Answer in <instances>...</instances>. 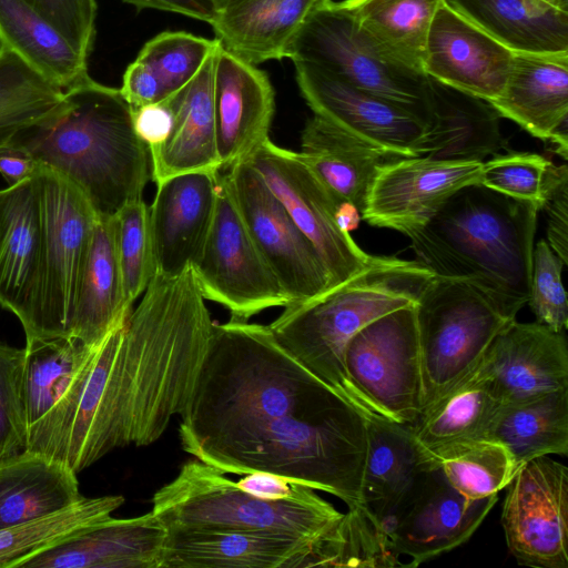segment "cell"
<instances>
[{
  "instance_id": "6da1fadb",
  "label": "cell",
  "mask_w": 568,
  "mask_h": 568,
  "mask_svg": "<svg viewBox=\"0 0 568 568\" xmlns=\"http://www.w3.org/2000/svg\"><path fill=\"white\" fill-rule=\"evenodd\" d=\"M181 446L223 474H276L362 504L366 417L275 339L268 325L215 324Z\"/></svg>"
},
{
  "instance_id": "7a4b0ae2",
  "label": "cell",
  "mask_w": 568,
  "mask_h": 568,
  "mask_svg": "<svg viewBox=\"0 0 568 568\" xmlns=\"http://www.w3.org/2000/svg\"><path fill=\"white\" fill-rule=\"evenodd\" d=\"M214 322L193 266L155 274L138 306L100 342L106 454L158 440L183 412Z\"/></svg>"
},
{
  "instance_id": "3957f363",
  "label": "cell",
  "mask_w": 568,
  "mask_h": 568,
  "mask_svg": "<svg viewBox=\"0 0 568 568\" xmlns=\"http://www.w3.org/2000/svg\"><path fill=\"white\" fill-rule=\"evenodd\" d=\"M539 211L532 202L468 184L406 236L415 261L474 287L513 321L529 300Z\"/></svg>"
},
{
  "instance_id": "277c9868",
  "label": "cell",
  "mask_w": 568,
  "mask_h": 568,
  "mask_svg": "<svg viewBox=\"0 0 568 568\" xmlns=\"http://www.w3.org/2000/svg\"><path fill=\"white\" fill-rule=\"evenodd\" d=\"M10 143L73 183L98 217H112L142 199L152 180L149 146L135 132L132 108L120 89L90 75L65 90L51 114Z\"/></svg>"
},
{
  "instance_id": "5b68a950",
  "label": "cell",
  "mask_w": 568,
  "mask_h": 568,
  "mask_svg": "<svg viewBox=\"0 0 568 568\" xmlns=\"http://www.w3.org/2000/svg\"><path fill=\"white\" fill-rule=\"evenodd\" d=\"M434 276L417 261L374 256L349 281L311 301L286 305L268 327L283 348L368 418L345 371L347 343L373 320L414 305Z\"/></svg>"
},
{
  "instance_id": "8992f818",
  "label": "cell",
  "mask_w": 568,
  "mask_h": 568,
  "mask_svg": "<svg viewBox=\"0 0 568 568\" xmlns=\"http://www.w3.org/2000/svg\"><path fill=\"white\" fill-rule=\"evenodd\" d=\"M151 511L168 530H264L302 537L317 547L343 517L316 493L293 500L253 496L197 459L185 463L153 495Z\"/></svg>"
},
{
  "instance_id": "52a82bcc",
  "label": "cell",
  "mask_w": 568,
  "mask_h": 568,
  "mask_svg": "<svg viewBox=\"0 0 568 568\" xmlns=\"http://www.w3.org/2000/svg\"><path fill=\"white\" fill-rule=\"evenodd\" d=\"M285 58L315 64L392 101L427 128L429 78L367 32L342 1L325 0L297 32Z\"/></svg>"
},
{
  "instance_id": "ba28073f",
  "label": "cell",
  "mask_w": 568,
  "mask_h": 568,
  "mask_svg": "<svg viewBox=\"0 0 568 568\" xmlns=\"http://www.w3.org/2000/svg\"><path fill=\"white\" fill-rule=\"evenodd\" d=\"M422 410L468 375L510 321L477 290L434 276L415 303Z\"/></svg>"
},
{
  "instance_id": "9c48e42d",
  "label": "cell",
  "mask_w": 568,
  "mask_h": 568,
  "mask_svg": "<svg viewBox=\"0 0 568 568\" xmlns=\"http://www.w3.org/2000/svg\"><path fill=\"white\" fill-rule=\"evenodd\" d=\"M344 364L369 418L412 426L422 412L415 304L386 313L356 332L345 348Z\"/></svg>"
},
{
  "instance_id": "30bf717a",
  "label": "cell",
  "mask_w": 568,
  "mask_h": 568,
  "mask_svg": "<svg viewBox=\"0 0 568 568\" xmlns=\"http://www.w3.org/2000/svg\"><path fill=\"white\" fill-rule=\"evenodd\" d=\"M42 216L40 339L69 335L95 221L84 194L40 166L36 174Z\"/></svg>"
},
{
  "instance_id": "8fae6325",
  "label": "cell",
  "mask_w": 568,
  "mask_h": 568,
  "mask_svg": "<svg viewBox=\"0 0 568 568\" xmlns=\"http://www.w3.org/2000/svg\"><path fill=\"white\" fill-rule=\"evenodd\" d=\"M193 268L204 298L227 308L231 320L248 321L290 304L246 227L225 174H219L213 222Z\"/></svg>"
},
{
  "instance_id": "7c38bea8",
  "label": "cell",
  "mask_w": 568,
  "mask_h": 568,
  "mask_svg": "<svg viewBox=\"0 0 568 568\" xmlns=\"http://www.w3.org/2000/svg\"><path fill=\"white\" fill-rule=\"evenodd\" d=\"M320 254L333 288L372 262L337 222L342 201L318 180L298 152L267 140L247 160Z\"/></svg>"
},
{
  "instance_id": "4fadbf2b",
  "label": "cell",
  "mask_w": 568,
  "mask_h": 568,
  "mask_svg": "<svg viewBox=\"0 0 568 568\" xmlns=\"http://www.w3.org/2000/svg\"><path fill=\"white\" fill-rule=\"evenodd\" d=\"M225 175L246 227L290 304L311 301L332 290L316 248L252 164L247 160L239 162Z\"/></svg>"
},
{
  "instance_id": "5bb4252c",
  "label": "cell",
  "mask_w": 568,
  "mask_h": 568,
  "mask_svg": "<svg viewBox=\"0 0 568 568\" xmlns=\"http://www.w3.org/2000/svg\"><path fill=\"white\" fill-rule=\"evenodd\" d=\"M501 526L519 565L568 568V469L548 456L523 464L506 486Z\"/></svg>"
},
{
  "instance_id": "9a60e30c",
  "label": "cell",
  "mask_w": 568,
  "mask_h": 568,
  "mask_svg": "<svg viewBox=\"0 0 568 568\" xmlns=\"http://www.w3.org/2000/svg\"><path fill=\"white\" fill-rule=\"evenodd\" d=\"M314 114L400 156L424 154L425 124L407 110L307 62H294Z\"/></svg>"
},
{
  "instance_id": "2e32d148",
  "label": "cell",
  "mask_w": 568,
  "mask_h": 568,
  "mask_svg": "<svg viewBox=\"0 0 568 568\" xmlns=\"http://www.w3.org/2000/svg\"><path fill=\"white\" fill-rule=\"evenodd\" d=\"M418 484L388 528L394 551L416 567L466 542L488 515L498 495L469 499L442 471L425 465Z\"/></svg>"
},
{
  "instance_id": "e0dca14e",
  "label": "cell",
  "mask_w": 568,
  "mask_h": 568,
  "mask_svg": "<svg viewBox=\"0 0 568 568\" xmlns=\"http://www.w3.org/2000/svg\"><path fill=\"white\" fill-rule=\"evenodd\" d=\"M37 174V173H36ZM42 216L36 175L0 191V306L41 337Z\"/></svg>"
},
{
  "instance_id": "ac0fdd59",
  "label": "cell",
  "mask_w": 568,
  "mask_h": 568,
  "mask_svg": "<svg viewBox=\"0 0 568 568\" xmlns=\"http://www.w3.org/2000/svg\"><path fill=\"white\" fill-rule=\"evenodd\" d=\"M481 164L425 155L399 158L379 171L362 219L406 235L424 225L460 187L479 183Z\"/></svg>"
},
{
  "instance_id": "d6986e66",
  "label": "cell",
  "mask_w": 568,
  "mask_h": 568,
  "mask_svg": "<svg viewBox=\"0 0 568 568\" xmlns=\"http://www.w3.org/2000/svg\"><path fill=\"white\" fill-rule=\"evenodd\" d=\"M479 368L499 405L567 390L565 333L513 320L495 336Z\"/></svg>"
},
{
  "instance_id": "ffe728a7",
  "label": "cell",
  "mask_w": 568,
  "mask_h": 568,
  "mask_svg": "<svg viewBox=\"0 0 568 568\" xmlns=\"http://www.w3.org/2000/svg\"><path fill=\"white\" fill-rule=\"evenodd\" d=\"M514 54L443 1L427 33L422 68L440 83L493 102L504 92Z\"/></svg>"
},
{
  "instance_id": "44dd1931",
  "label": "cell",
  "mask_w": 568,
  "mask_h": 568,
  "mask_svg": "<svg viewBox=\"0 0 568 568\" xmlns=\"http://www.w3.org/2000/svg\"><path fill=\"white\" fill-rule=\"evenodd\" d=\"M213 109L222 170L248 160L270 140L275 93L268 75L220 43L213 65Z\"/></svg>"
},
{
  "instance_id": "7402d4cb",
  "label": "cell",
  "mask_w": 568,
  "mask_h": 568,
  "mask_svg": "<svg viewBox=\"0 0 568 568\" xmlns=\"http://www.w3.org/2000/svg\"><path fill=\"white\" fill-rule=\"evenodd\" d=\"M219 174L187 172L156 183L149 206L155 274L176 276L199 261L214 217Z\"/></svg>"
},
{
  "instance_id": "603a6c76",
  "label": "cell",
  "mask_w": 568,
  "mask_h": 568,
  "mask_svg": "<svg viewBox=\"0 0 568 568\" xmlns=\"http://www.w3.org/2000/svg\"><path fill=\"white\" fill-rule=\"evenodd\" d=\"M168 529L149 511L109 516L24 558L17 568H162Z\"/></svg>"
},
{
  "instance_id": "cb8c5ba5",
  "label": "cell",
  "mask_w": 568,
  "mask_h": 568,
  "mask_svg": "<svg viewBox=\"0 0 568 568\" xmlns=\"http://www.w3.org/2000/svg\"><path fill=\"white\" fill-rule=\"evenodd\" d=\"M317 544L260 530H168L162 568L316 567Z\"/></svg>"
},
{
  "instance_id": "d4e9b609",
  "label": "cell",
  "mask_w": 568,
  "mask_h": 568,
  "mask_svg": "<svg viewBox=\"0 0 568 568\" xmlns=\"http://www.w3.org/2000/svg\"><path fill=\"white\" fill-rule=\"evenodd\" d=\"M489 103L567 160L568 53H515L503 94Z\"/></svg>"
},
{
  "instance_id": "484cf974",
  "label": "cell",
  "mask_w": 568,
  "mask_h": 568,
  "mask_svg": "<svg viewBox=\"0 0 568 568\" xmlns=\"http://www.w3.org/2000/svg\"><path fill=\"white\" fill-rule=\"evenodd\" d=\"M215 52L189 84L164 101L171 125L166 136L149 148L155 184L182 173L222 170L213 109Z\"/></svg>"
},
{
  "instance_id": "4316f807",
  "label": "cell",
  "mask_w": 568,
  "mask_h": 568,
  "mask_svg": "<svg viewBox=\"0 0 568 568\" xmlns=\"http://www.w3.org/2000/svg\"><path fill=\"white\" fill-rule=\"evenodd\" d=\"M303 162L342 202L353 204L361 216L379 171L405 158L375 145L314 114L302 131Z\"/></svg>"
},
{
  "instance_id": "83f0119b",
  "label": "cell",
  "mask_w": 568,
  "mask_h": 568,
  "mask_svg": "<svg viewBox=\"0 0 568 568\" xmlns=\"http://www.w3.org/2000/svg\"><path fill=\"white\" fill-rule=\"evenodd\" d=\"M426 466L409 426L366 419L362 504L388 528L413 495Z\"/></svg>"
},
{
  "instance_id": "f1b7e54d",
  "label": "cell",
  "mask_w": 568,
  "mask_h": 568,
  "mask_svg": "<svg viewBox=\"0 0 568 568\" xmlns=\"http://www.w3.org/2000/svg\"><path fill=\"white\" fill-rule=\"evenodd\" d=\"M325 0H227L212 22L215 40L251 63L286 57L308 17Z\"/></svg>"
},
{
  "instance_id": "f546056e",
  "label": "cell",
  "mask_w": 568,
  "mask_h": 568,
  "mask_svg": "<svg viewBox=\"0 0 568 568\" xmlns=\"http://www.w3.org/2000/svg\"><path fill=\"white\" fill-rule=\"evenodd\" d=\"M429 111L423 155L483 162L500 149L501 116L489 102L429 78Z\"/></svg>"
},
{
  "instance_id": "4dcf8cb0",
  "label": "cell",
  "mask_w": 568,
  "mask_h": 568,
  "mask_svg": "<svg viewBox=\"0 0 568 568\" xmlns=\"http://www.w3.org/2000/svg\"><path fill=\"white\" fill-rule=\"evenodd\" d=\"M125 301L116 251L115 215L98 217L80 278L69 335L88 346L131 313Z\"/></svg>"
},
{
  "instance_id": "1f68e13d",
  "label": "cell",
  "mask_w": 568,
  "mask_h": 568,
  "mask_svg": "<svg viewBox=\"0 0 568 568\" xmlns=\"http://www.w3.org/2000/svg\"><path fill=\"white\" fill-rule=\"evenodd\" d=\"M515 53H568V10L540 0H443Z\"/></svg>"
},
{
  "instance_id": "d6a6232c",
  "label": "cell",
  "mask_w": 568,
  "mask_h": 568,
  "mask_svg": "<svg viewBox=\"0 0 568 568\" xmlns=\"http://www.w3.org/2000/svg\"><path fill=\"white\" fill-rule=\"evenodd\" d=\"M77 474L24 449L0 460V529L51 514L81 499Z\"/></svg>"
},
{
  "instance_id": "836d02e7",
  "label": "cell",
  "mask_w": 568,
  "mask_h": 568,
  "mask_svg": "<svg viewBox=\"0 0 568 568\" xmlns=\"http://www.w3.org/2000/svg\"><path fill=\"white\" fill-rule=\"evenodd\" d=\"M0 44L63 91L89 77V58L24 0H0Z\"/></svg>"
},
{
  "instance_id": "e575fe53",
  "label": "cell",
  "mask_w": 568,
  "mask_h": 568,
  "mask_svg": "<svg viewBox=\"0 0 568 568\" xmlns=\"http://www.w3.org/2000/svg\"><path fill=\"white\" fill-rule=\"evenodd\" d=\"M483 437L500 443L516 470L541 456L568 453V389L501 404Z\"/></svg>"
},
{
  "instance_id": "d590c367",
  "label": "cell",
  "mask_w": 568,
  "mask_h": 568,
  "mask_svg": "<svg viewBox=\"0 0 568 568\" xmlns=\"http://www.w3.org/2000/svg\"><path fill=\"white\" fill-rule=\"evenodd\" d=\"M499 403L479 364L420 412L409 426L422 449L483 437Z\"/></svg>"
},
{
  "instance_id": "8d00e7d4",
  "label": "cell",
  "mask_w": 568,
  "mask_h": 568,
  "mask_svg": "<svg viewBox=\"0 0 568 568\" xmlns=\"http://www.w3.org/2000/svg\"><path fill=\"white\" fill-rule=\"evenodd\" d=\"M420 452L425 465L438 468L447 481L469 499L498 495L516 471L508 450L485 437L420 448Z\"/></svg>"
},
{
  "instance_id": "74e56055",
  "label": "cell",
  "mask_w": 568,
  "mask_h": 568,
  "mask_svg": "<svg viewBox=\"0 0 568 568\" xmlns=\"http://www.w3.org/2000/svg\"><path fill=\"white\" fill-rule=\"evenodd\" d=\"M93 347L71 335L24 345L23 402L28 434L61 398Z\"/></svg>"
},
{
  "instance_id": "f35d334b",
  "label": "cell",
  "mask_w": 568,
  "mask_h": 568,
  "mask_svg": "<svg viewBox=\"0 0 568 568\" xmlns=\"http://www.w3.org/2000/svg\"><path fill=\"white\" fill-rule=\"evenodd\" d=\"M358 23L406 63L423 71L427 33L443 0H343Z\"/></svg>"
},
{
  "instance_id": "ab89813d",
  "label": "cell",
  "mask_w": 568,
  "mask_h": 568,
  "mask_svg": "<svg viewBox=\"0 0 568 568\" xmlns=\"http://www.w3.org/2000/svg\"><path fill=\"white\" fill-rule=\"evenodd\" d=\"M123 503L121 495L83 496L57 511L0 529V568H17L24 558L111 516Z\"/></svg>"
},
{
  "instance_id": "60d3db41",
  "label": "cell",
  "mask_w": 568,
  "mask_h": 568,
  "mask_svg": "<svg viewBox=\"0 0 568 568\" xmlns=\"http://www.w3.org/2000/svg\"><path fill=\"white\" fill-rule=\"evenodd\" d=\"M64 91L0 44V146L51 114Z\"/></svg>"
},
{
  "instance_id": "b9f144b4",
  "label": "cell",
  "mask_w": 568,
  "mask_h": 568,
  "mask_svg": "<svg viewBox=\"0 0 568 568\" xmlns=\"http://www.w3.org/2000/svg\"><path fill=\"white\" fill-rule=\"evenodd\" d=\"M398 567L406 566L394 551L383 524L363 505L347 513L321 541L316 567Z\"/></svg>"
},
{
  "instance_id": "7bdbcfd3",
  "label": "cell",
  "mask_w": 568,
  "mask_h": 568,
  "mask_svg": "<svg viewBox=\"0 0 568 568\" xmlns=\"http://www.w3.org/2000/svg\"><path fill=\"white\" fill-rule=\"evenodd\" d=\"M219 42L184 31H164L138 54L158 75L168 99L182 90L215 52Z\"/></svg>"
},
{
  "instance_id": "ee69618b",
  "label": "cell",
  "mask_w": 568,
  "mask_h": 568,
  "mask_svg": "<svg viewBox=\"0 0 568 568\" xmlns=\"http://www.w3.org/2000/svg\"><path fill=\"white\" fill-rule=\"evenodd\" d=\"M115 224L124 296L133 306L155 275L149 206L143 199L128 203L115 214Z\"/></svg>"
},
{
  "instance_id": "f6af8a7d",
  "label": "cell",
  "mask_w": 568,
  "mask_h": 568,
  "mask_svg": "<svg viewBox=\"0 0 568 568\" xmlns=\"http://www.w3.org/2000/svg\"><path fill=\"white\" fill-rule=\"evenodd\" d=\"M551 164L531 152L496 155L483 162L479 183L504 195L532 202L540 210Z\"/></svg>"
},
{
  "instance_id": "bcb514c9",
  "label": "cell",
  "mask_w": 568,
  "mask_h": 568,
  "mask_svg": "<svg viewBox=\"0 0 568 568\" xmlns=\"http://www.w3.org/2000/svg\"><path fill=\"white\" fill-rule=\"evenodd\" d=\"M23 363L24 348L0 341V460L23 452L27 445Z\"/></svg>"
},
{
  "instance_id": "7dc6e473",
  "label": "cell",
  "mask_w": 568,
  "mask_h": 568,
  "mask_svg": "<svg viewBox=\"0 0 568 568\" xmlns=\"http://www.w3.org/2000/svg\"><path fill=\"white\" fill-rule=\"evenodd\" d=\"M566 264L540 240L532 252L530 294L528 304L536 322L557 333L568 326V303L561 273Z\"/></svg>"
},
{
  "instance_id": "c3c4849f",
  "label": "cell",
  "mask_w": 568,
  "mask_h": 568,
  "mask_svg": "<svg viewBox=\"0 0 568 568\" xmlns=\"http://www.w3.org/2000/svg\"><path fill=\"white\" fill-rule=\"evenodd\" d=\"M50 21L83 55L95 40L97 0H24Z\"/></svg>"
},
{
  "instance_id": "681fc988",
  "label": "cell",
  "mask_w": 568,
  "mask_h": 568,
  "mask_svg": "<svg viewBox=\"0 0 568 568\" xmlns=\"http://www.w3.org/2000/svg\"><path fill=\"white\" fill-rule=\"evenodd\" d=\"M540 211L547 222V243L568 263V168L566 164L550 166Z\"/></svg>"
},
{
  "instance_id": "f907efd6",
  "label": "cell",
  "mask_w": 568,
  "mask_h": 568,
  "mask_svg": "<svg viewBox=\"0 0 568 568\" xmlns=\"http://www.w3.org/2000/svg\"><path fill=\"white\" fill-rule=\"evenodd\" d=\"M120 91L132 110L168 99L155 72L138 58L126 67Z\"/></svg>"
},
{
  "instance_id": "816d5d0a",
  "label": "cell",
  "mask_w": 568,
  "mask_h": 568,
  "mask_svg": "<svg viewBox=\"0 0 568 568\" xmlns=\"http://www.w3.org/2000/svg\"><path fill=\"white\" fill-rule=\"evenodd\" d=\"M244 491L268 500L304 499L315 489L290 478L264 471L245 474L236 481Z\"/></svg>"
},
{
  "instance_id": "f5cc1de1",
  "label": "cell",
  "mask_w": 568,
  "mask_h": 568,
  "mask_svg": "<svg viewBox=\"0 0 568 568\" xmlns=\"http://www.w3.org/2000/svg\"><path fill=\"white\" fill-rule=\"evenodd\" d=\"M132 114L135 132L149 148L166 136L171 125V113L164 101L132 110Z\"/></svg>"
},
{
  "instance_id": "db71d44e",
  "label": "cell",
  "mask_w": 568,
  "mask_h": 568,
  "mask_svg": "<svg viewBox=\"0 0 568 568\" xmlns=\"http://www.w3.org/2000/svg\"><path fill=\"white\" fill-rule=\"evenodd\" d=\"M139 10L156 9L175 12L212 24L217 11L216 0H121Z\"/></svg>"
},
{
  "instance_id": "11a10c76",
  "label": "cell",
  "mask_w": 568,
  "mask_h": 568,
  "mask_svg": "<svg viewBox=\"0 0 568 568\" xmlns=\"http://www.w3.org/2000/svg\"><path fill=\"white\" fill-rule=\"evenodd\" d=\"M40 166L41 164L26 149L13 143L0 146V174L8 186L34 176Z\"/></svg>"
},
{
  "instance_id": "9f6ffc18",
  "label": "cell",
  "mask_w": 568,
  "mask_h": 568,
  "mask_svg": "<svg viewBox=\"0 0 568 568\" xmlns=\"http://www.w3.org/2000/svg\"><path fill=\"white\" fill-rule=\"evenodd\" d=\"M558 9L568 10V0H540Z\"/></svg>"
},
{
  "instance_id": "6f0895ef",
  "label": "cell",
  "mask_w": 568,
  "mask_h": 568,
  "mask_svg": "<svg viewBox=\"0 0 568 568\" xmlns=\"http://www.w3.org/2000/svg\"><path fill=\"white\" fill-rule=\"evenodd\" d=\"M227 0H216L217 4H219V8L224 3L226 2Z\"/></svg>"
}]
</instances>
